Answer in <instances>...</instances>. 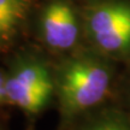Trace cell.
I'll list each match as a JSON object with an SVG mask.
<instances>
[{
	"label": "cell",
	"mask_w": 130,
	"mask_h": 130,
	"mask_svg": "<svg viewBox=\"0 0 130 130\" xmlns=\"http://www.w3.org/2000/svg\"><path fill=\"white\" fill-rule=\"evenodd\" d=\"M54 72V94L63 124L100 106L111 89L112 59L95 50L65 58Z\"/></svg>",
	"instance_id": "6da1fadb"
},
{
	"label": "cell",
	"mask_w": 130,
	"mask_h": 130,
	"mask_svg": "<svg viewBox=\"0 0 130 130\" xmlns=\"http://www.w3.org/2000/svg\"><path fill=\"white\" fill-rule=\"evenodd\" d=\"M83 23L93 50L111 59L130 54V0H90Z\"/></svg>",
	"instance_id": "7a4b0ae2"
},
{
	"label": "cell",
	"mask_w": 130,
	"mask_h": 130,
	"mask_svg": "<svg viewBox=\"0 0 130 130\" xmlns=\"http://www.w3.org/2000/svg\"><path fill=\"white\" fill-rule=\"evenodd\" d=\"M7 104L29 116H36L54 95V72L42 58L24 53L13 60L5 75Z\"/></svg>",
	"instance_id": "3957f363"
},
{
	"label": "cell",
	"mask_w": 130,
	"mask_h": 130,
	"mask_svg": "<svg viewBox=\"0 0 130 130\" xmlns=\"http://www.w3.org/2000/svg\"><path fill=\"white\" fill-rule=\"evenodd\" d=\"M39 32L47 47L66 52L76 47L79 39V22L70 0H50L40 12Z\"/></svg>",
	"instance_id": "277c9868"
},
{
	"label": "cell",
	"mask_w": 130,
	"mask_h": 130,
	"mask_svg": "<svg viewBox=\"0 0 130 130\" xmlns=\"http://www.w3.org/2000/svg\"><path fill=\"white\" fill-rule=\"evenodd\" d=\"M65 130H130V113L112 106H98L64 123Z\"/></svg>",
	"instance_id": "5b68a950"
},
{
	"label": "cell",
	"mask_w": 130,
	"mask_h": 130,
	"mask_svg": "<svg viewBox=\"0 0 130 130\" xmlns=\"http://www.w3.org/2000/svg\"><path fill=\"white\" fill-rule=\"evenodd\" d=\"M30 0H0V42L13 36L28 13Z\"/></svg>",
	"instance_id": "8992f818"
},
{
	"label": "cell",
	"mask_w": 130,
	"mask_h": 130,
	"mask_svg": "<svg viewBox=\"0 0 130 130\" xmlns=\"http://www.w3.org/2000/svg\"><path fill=\"white\" fill-rule=\"evenodd\" d=\"M125 104H126V111L130 113V81L125 89Z\"/></svg>",
	"instance_id": "52a82bcc"
}]
</instances>
